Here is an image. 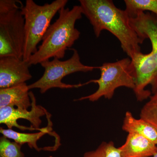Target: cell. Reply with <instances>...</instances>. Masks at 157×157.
I'll list each match as a JSON object with an SVG mask.
<instances>
[{"label":"cell","instance_id":"obj_1","mask_svg":"<svg viewBox=\"0 0 157 157\" xmlns=\"http://www.w3.org/2000/svg\"><path fill=\"white\" fill-rule=\"evenodd\" d=\"M82 14L92 25L95 35L100 37L101 32L107 30L120 42L124 52L130 59L141 52L143 41L138 37L129 22L125 10L116 7L111 0H79Z\"/></svg>","mask_w":157,"mask_h":157},{"label":"cell","instance_id":"obj_2","mask_svg":"<svg viewBox=\"0 0 157 157\" xmlns=\"http://www.w3.org/2000/svg\"><path fill=\"white\" fill-rule=\"evenodd\" d=\"M129 22L140 39L144 41L148 39L151 42L150 53L141 52L131 59L135 85L133 91L137 101H142L151 94L150 91L146 90L149 85L152 94L157 91V17L149 12H144L135 18H130Z\"/></svg>","mask_w":157,"mask_h":157},{"label":"cell","instance_id":"obj_3","mask_svg":"<svg viewBox=\"0 0 157 157\" xmlns=\"http://www.w3.org/2000/svg\"><path fill=\"white\" fill-rule=\"evenodd\" d=\"M59 14L58 18L45 33L37 51L29 59L30 66L49 60L52 58H63L67 50L72 48L79 39L80 33L75 24L83 14L80 6H73L71 9L62 8Z\"/></svg>","mask_w":157,"mask_h":157},{"label":"cell","instance_id":"obj_4","mask_svg":"<svg viewBox=\"0 0 157 157\" xmlns=\"http://www.w3.org/2000/svg\"><path fill=\"white\" fill-rule=\"evenodd\" d=\"M68 0H56L50 4L40 6L33 0H26L21 11L25 18V41L23 59L28 62L38 50L37 45L42 41L51 25L52 20Z\"/></svg>","mask_w":157,"mask_h":157},{"label":"cell","instance_id":"obj_5","mask_svg":"<svg viewBox=\"0 0 157 157\" xmlns=\"http://www.w3.org/2000/svg\"><path fill=\"white\" fill-rule=\"evenodd\" d=\"M21 4L18 0L0 1V58L23 59L25 32Z\"/></svg>","mask_w":157,"mask_h":157},{"label":"cell","instance_id":"obj_6","mask_svg":"<svg viewBox=\"0 0 157 157\" xmlns=\"http://www.w3.org/2000/svg\"><path fill=\"white\" fill-rule=\"evenodd\" d=\"M73 51L72 56L65 61L53 58L52 60L45 61L40 63L44 69L43 75L39 80L28 85L29 90L39 89L41 94H45L48 90L53 88L62 89L78 88L86 85L83 84H70L64 83L62 79L65 76L77 72H91L100 67L87 66L82 64L80 61L78 51L75 48H71Z\"/></svg>","mask_w":157,"mask_h":157},{"label":"cell","instance_id":"obj_7","mask_svg":"<svg viewBox=\"0 0 157 157\" xmlns=\"http://www.w3.org/2000/svg\"><path fill=\"white\" fill-rule=\"evenodd\" d=\"M101 77L93 79L86 83L93 82L98 85V90L90 95L81 97L75 101L88 100L91 102L98 101L104 97L111 99L115 90L120 87H126L134 90L135 85L131 59L126 58L114 63H105L100 67Z\"/></svg>","mask_w":157,"mask_h":157},{"label":"cell","instance_id":"obj_8","mask_svg":"<svg viewBox=\"0 0 157 157\" xmlns=\"http://www.w3.org/2000/svg\"><path fill=\"white\" fill-rule=\"evenodd\" d=\"M29 94L32 101L31 110L15 108L13 106L0 108L1 124L6 125L9 129L15 127L21 131L43 130L44 128H39L42 122L40 118L49 113L44 107L37 105L33 92L30 91Z\"/></svg>","mask_w":157,"mask_h":157},{"label":"cell","instance_id":"obj_9","mask_svg":"<svg viewBox=\"0 0 157 157\" xmlns=\"http://www.w3.org/2000/svg\"><path fill=\"white\" fill-rule=\"evenodd\" d=\"M29 67L23 59L11 56L0 58V88L12 87L31 79Z\"/></svg>","mask_w":157,"mask_h":157},{"label":"cell","instance_id":"obj_10","mask_svg":"<svg viewBox=\"0 0 157 157\" xmlns=\"http://www.w3.org/2000/svg\"><path fill=\"white\" fill-rule=\"evenodd\" d=\"M119 148L121 157H149L157 152L156 144L135 133H128L125 143Z\"/></svg>","mask_w":157,"mask_h":157},{"label":"cell","instance_id":"obj_11","mask_svg":"<svg viewBox=\"0 0 157 157\" xmlns=\"http://www.w3.org/2000/svg\"><path fill=\"white\" fill-rule=\"evenodd\" d=\"M28 85L21 83L15 86L0 89V108L16 106L20 109H28L32 106Z\"/></svg>","mask_w":157,"mask_h":157},{"label":"cell","instance_id":"obj_12","mask_svg":"<svg viewBox=\"0 0 157 157\" xmlns=\"http://www.w3.org/2000/svg\"><path fill=\"white\" fill-rule=\"evenodd\" d=\"M51 114L48 113L46 116L48 120V126L44 128L43 130L40 132L35 133H21L15 132L12 129H5L1 128L0 132L9 139H12L14 141L21 145L25 144H27L28 145L31 149L34 148L37 151H41L42 150H44V148H39L37 144L38 140L45 135L50 132L51 126L52 125L51 121Z\"/></svg>","mask_w":157,"mask_h":157},{"label":"cell","instance_id":"obj_13","mask_svg":"<svg viewBox=\"0 0 157 157\" xmlns=\"http://www.w3.org/2000/svg\"><path fill=\"white\" fill-rule=\"evenodd\" d=\"M122 129L128 133H135L143 136L157 144V129L142 119L135 118L129 111L126 113Z\"/></svg>","mask_w":157,"mask_h":157},{"label":"cell","instance_id":"obj_14","mask_svg":"<svg viewBox=\"0 0 157 157\" xmlns=\"http://www.w3.org/2000/svg\"><path fill=\"white\" fill-rule=\"evenodd\" d=\"M124 3L129 18H135L144 11H151L157 17V0H125Z\"/></svg>","mask_w":157,"mask_h":157},{"label":"cell","instance_id":"obj_15","mask_svg":"<svg viewBox=\"0 0 157 157\" xmlns=\"http://www.w3.org/2000/svg\"><path fill=\"white\" fill-rule=\"evenodd\" d=\"M150 97V100L141 109L140 118L151 124L157 129V91Z\"/></svg>","mask_w":157,"mask_h":157},{"label":"cell","instance_id":"obj_16","mask_svg":"<svg viewBox=\"0 0 157 157\" xmlns=\"http://www.w3.org/2000/svg\"><path fill=\"white\" fill-rule=\"evenodd\" d=\"M83 157H121L120 150L117 148L113 141L103 142L95 151H88Z\"/></svg>","mask_w":157,"mask_h":157},{"label":"cell","instance_id":"obj_17","mask_svg":"<svg viewBox=\"0 0 157 157\" xmlns=\"http://www.w3.org/2000/svg\"><path fill=\"white\" fill-rule=\"evenodd\" d=\"M21 145L3 136L0 138V157H25Z\"/></svg>","mask_w":157,"mask_h":157},{"label":"cell","instance_id":"obj_18","mask_svg":"<svg viewBox=\"0 0 157 157\" xmlns=\"http://www.w3.org/2000/svg\"><path fill=\"white\" fill-rule=\"evenodd\" d=\"M153 157H157V152L153 156Z\"/></svg>","mask_w":157,"mask_h":157},{"label":"cell","instance_id":"obj_19","mask_svg":"<svg viewBox=\"0 0 157 157\" xmlns=\"http://www.w3.org/2000/svg\"><path fill=\"white\" fill-rule=\"evenodd\" d=\"M52 157V156H48V157Z\"/></svg>","mask_w":157,"mask_h":157}]
</instances>
